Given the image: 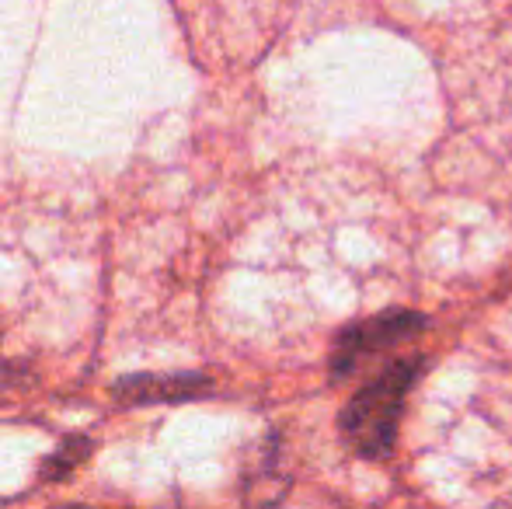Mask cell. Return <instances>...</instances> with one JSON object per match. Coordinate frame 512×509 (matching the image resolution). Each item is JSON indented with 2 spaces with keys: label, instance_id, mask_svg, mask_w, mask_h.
Masks as SVG:
<instances>
[{
  "label": "cell",
  "instance_id": "obj_1",
  "mask_svg": "<svg viewBox=\"0 0 512 509\" xmlns=\"http://www.w3.org/2000/svg\"><path fill=\"white\" fill-rule=\"evenodd\" d=\"M422 360H394L384 374H377L366 387H359L352 394V401L342 408V440L349 450H356L359 457H387L398 440V422L405 412L408 387L418 381Z\"/></svg>",
  "mask_w": 512,
  "mask_h": 509
},
{
  "label": "cell",
  "instance_id": "obj_2",
  "mask_svg": "<svg viewBox=\"0 0 512 509\" xmlns=\"http://www.w3.org/2000/svg\"><path fill=\"white\" fill-rule=\"evenodd\" d=\"M425 328V318L415 311H387L377 318H366L359 325H349L335 342V353H331V377L342 381L349 377L366 356L380 353L387 346H398V342L411 339Z\"/></svg>",
  "mask_w": 512,
  "mask_h": 509
},
{
  "label": "cell",
  "instance_id": "obj_3",
  "mask_svg": "<svg viewBox=\"0 0 512 509\" xmlns=\"http://www.w3.org/2000/svg\"><path fill=\"white\" fill-rule=\"evenodd\" d=\"M203 374H133L112 387L119 405H161V401H189L209 391Z\"/></svg>",
  "mask_w": 512,
  "mask_h": 509
},
{
  "label": "cell",
  "instance_id": "obj_4",
  "mask_svg": "<svg viewBox=\"0 0 512 509\" xmlns=\"http://www.w3.org/2000/svg\"><path fill=\"white\" fill-rule=\"evenodd\" d=\"M88 450H91V440H84V436H74V440H67V443H63V450H56L53 461H49L46 478L70 475V468H77V464L88 457Z\"/></svg>",
  "mask_w": 512,
  "mask_h": 509
},
{
  "label": "cell",
  "instance_id": "obj_5",
  "mask_svg": "<svg viewBox=\"0 0 512 509\" xmlns=\"http://www.w3.org/2000/svg\"><path fill=\"white\" fill-rule=\"evenodd\" d=\"M56 509H91V506H56Z\"/></svg>",
  "mask_w": 512,
  "mask_h": 509
}]
</instances>
